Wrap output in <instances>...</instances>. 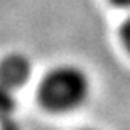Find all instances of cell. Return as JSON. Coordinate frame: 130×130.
Masks as SVG:
<instances>
[{
    "instance_id": "cell-1",
    "label": "cell",
    "mask_w": 130,
    "mask_h": 130,
    "mask_svg": "<svg viewBox=\"0 0 130 130\" xmlns=\"http://www.w3.org/2000/svg\"><path fill=\"white\" fill-rule=\"evenodd\" d=\"M89 80L81 68L60 65L51 70L39 85V101L52 112H68L85 103Z\"/></svg>"
},
{
    "instance_id": "cell-2",
    "label": "cell",
    "mask_w": 130,
    "mask_h": 130,
    "mask_svg": "<svg viewBox=\"0 0 130 130\" xmlns=\"http://www.w3.org/2000/svg\"><path fill=\"white\" fill-rule=\"evenodd\" d=\"M31 76V62L23 54H10L0 60V85L10 89L23 86Z\"/></svg>"
},
{
    "instance_id": "cell-6",
    "label": "cell",
    "mask_w": 130,
    "mask_h": 130,
    "mask_svg": "<svg viewBox=\"0 0 130 130\" xmlns=\"http://www.w3.org/2000/svg\"><path fill=\"white\" fill-rule=\"evenodd\" d=\"M86 130H91V128H86Z\"/></svg>"
},
{
    "instance_id": "cell-3",
    "label": "cell",
    "mask_w": 130,
    "mask_h": 130,
    "mask_svg": "<svg viewBox=\"0 0 130 130\" xmlns=\"http://www.w3.org/2000/svg\"><path fill=\"white\" fill-rule=\"evenodd\" d=\"M13 89L0 85V130H18L15 122Z\"/></svg>"
},
{
    "instance_id": "cell-5",
    "label": "cell",
    "mask_w": 130,
    "mask_h": 130,
    "mask_svg": "<svg viewBox=\"0 0 130 130\" xmlns=\"http://www.w3.org/2000/svg\"><path fill=\"white\" fill-rule=\"evenodd\" d=\"M109 2L119 8H130V0H109Z\"/></svg>"
},
{
    "instance_id": "cell-4",
    "label": "cell",
    "mask_w": 130,
    "mask_h": 130,
    "mask_svg": "<svg viewBox=\"0 0 130 130\" xmlns=\"http://www.w3.org/2000/svg\"><path fill=\"white\" fill-rule=\"evenodd\" d=\"M120 41L124 44V47L127 49V52L130 54V13L120 26Z\"/></svg>"
}]
</instances>
